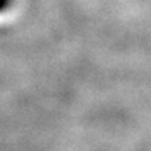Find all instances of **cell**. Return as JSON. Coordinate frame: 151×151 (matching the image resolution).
I'll return each instance as SVG.
<instances>
[{"label": "cell", "instance_id": "obj_1", "mask_svg": "<svg viewBox=\"0 0 151 151\" xmlns=\"http://www.w3.org/2000/svg\"><path fill=\"white\" fill-rule=\"evenodd\" d=\"M11 4H13V0H0V13L9 10Z\"/></svg>", "mask_w": 151, "mask_h": 151}]
</instances>
